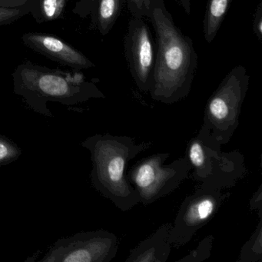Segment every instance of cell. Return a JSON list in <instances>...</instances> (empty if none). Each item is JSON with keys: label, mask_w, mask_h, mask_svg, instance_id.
<instances>
[{"label": "cell", "mask_w": 262, "mask_h": 262, "mask_svg": "<svg viewBox=\"0 0 262 262\" xmlns=\"http://www.w3.org/2000/svg\"><path fill=\"white\" fill-rule=\"evenodd\" d=\"M148 19L156 34L154 82L151 99L173 104L189 95L198 67L192 39L174 24L164 0H152Z\"/></svg>", "instance_id": "cell-1"}, {"label": "cell", "mask_w": 262, "mask_h": 262, "mask_svg": "<svg viewBox=\"0 0 262 262\" xmlns=\"http://www.w3.org/2000/svg\"><path fill=\"white\" fill-rule=\"evenodd\" d=\"M81 146L91 155L92 185L103 197L125 212L140 203L139 194L130 184L125 171L130 161L151 146L137 144L128 136L96 134L85 139Z\"/></svg>", "instance_id": "cell-2"}, {"label": "cell", "mask_w": 262, "mask_h": 262, "mask_svg": "<svg viewBox=\"0 0 262 262\" xmlns=\"http://www.w3.org/2000/svg\"><path fill=\"white\" fill-rule=\"evenodd\" d=\"M12 76L13 92L22 96L32 110L47 117H53L47 102L73 106L105 98L96 84L85 80L82 73H66L26 62L18 66Z\"/></svg>", "instance_id": "cell-3"}, {"label": "cell", "mask_w": 262, "mask_h": 262, "mask_svg": "<svg viewBox=\"0 0 262 262\" xmlns=\"http://www.w3.org/2000/svg\"><path fill=\"white\" fill-rule=\"evenodd\" d=\"M250 76L242 65L234 67L206 103L203 125L198 136L217 151L231 140L239 125L242 104L249 88Z\"/></svg>", "instance_id": "cell-4"}, {"label": "cell", "mask_w": 262, "mask_h": 262, "mask_svg": "<svg viewBox=\"0 0 262 262\" xmlns=\"http://www.w3.org/2000/svg\"><path fill=\"white\" fill-rule=\"evenodd\" d=\"M185 157L193 171V179L205 186L230 188L247 172L245 157L240 151H217L198 135L188 142Z\"/></svg>", "instance_id": "cell-5"}, {"label": "cell", "mask_w": 262, "mask_h": 262, "mask_svg": "<svg viewBox=\"0 0 262 262\" xmlns=\"http://www.w3.org/2000/svg\"><path fill=\"white\" fill-rule=\"evenodd\" d=\"M169 156V153L152 155L132 168L128 176L140 203L149 205L171 194L188 177L190 167L185 157L165 165Z\"/></svg>", "instance_id": "cell-6"}, {"label": "cell", "mask_w": 262, "mask_h": 262, "mask_svg": "<svg viewBox=\"0 0 262 262\" xmlns=\"http://www.w3.org/2000/svg\"><path fill=\"white\" fill-rule=\"evenodd\" d=\"M118 251V237L105 230L81 231L58 239L40 262H110Z\"/></svg>", "instance_id": "cell-7"}, {"label": "cell", "mask_w": 262, "mask_h": 262, "mask_svg": "<svg viewBox=\"0 0 262 262\" xmlns=\"http://www.w3.org/2000/svg\"><path fill=\"white\" fill-rule=\"evenodd\" d=\"M222 190L201 185L200 188L184 200L171 225V245H186L196 232L206 225L230 195Z\"/></svg>", "instance_id": "cell-8"}, {"label": "cell", "mask_w": 262, "mask_h": 262, "mask_svg": "<svg viewBox=\"0 0 262 262\" xmlns=\"http://www.w3.org/2000/svg\"><path fill=\"white\" fill-rule=\"evenodd\" d=\"M128 69L139 90L149 93L154 82L156 42L143 18H132L124 38Z\"/></svg>", "instance_id": "cell-9"}, {"label": "cell", "mask_w": 262, "mask_h": 262, "mask_svg": "<svg viewBox=\"0 0 262 262\" xmlns=\"http://www.w3.org/2000/svg\"><path fill=\"white\" fill-rule=\"evenodd\" d=\"M22 40L36 53L73 70H89L96 67L80 51L52 35L28 33L23 36Z\"/></svg>", "instance_id": "cell-10"}, {"label": "cell", "mask_w": 262, "mask_h": 262, "mask_svg": "<svg viewBox=\"0 0 262 262\" xmlns=\"http://www.w3.org/2000/svg\"><path fill=\"white\" fill-rule=\"evenodd\" d=\"M171 224L162 225L154 234L132 250L126 262H165L171 252L169 233Z\"/></svg>", "instance_id": "cell-11"}, {"label": "cell", "mask_w": 262, "mask_h": 262, "mask_svg": "<svg viewBox=\"0 0 262 262\" xmlns=\"http://www.w3.org/2000/svg\"><path fill=\"white\" fill-rule=\"evenodd\" d=\"M126 0H97L91 13L92 23L102 36H106L122 13Z\"/></svg>", "instance_id": "cell-12"}, {"label": "cell", "mask_w": 262, "mask_h": 262, "mask_svg": "<svg viewBox=\"0 0 262 262\" xmlns=\"http://www.w3.org/2000/svg\"><path fill=\"white\" fill-rule=\"evenodd\" d=\"M233 0H208L203 20V31L205 39L211 43L228 13Z\"/></svg>", "instance_id": "cell-13"}, {"label": "cell", "mask_w": 262, "mask_h": 262, "mask_svg": "<svg viewBox=\"0 0 262 262\" xmlns=\"http://www.w3.org/2000/svg\"><path fill=\"white\" fill-rule=\"evenodd\" d=\"M67 0H38L30 13L38 23L54 21L61 17Z\"/></svg>", "instance_id": "cell-14"}, {"label": "cell", "mask_w": 262, "mask_h": 262, "mask_svg": "<svg viewBox=\"0 0 262 262\" xmlns=\"http://www.w3.org/2000/svg\"><path fill=\"white\" fill-rule=\"evenodd\" d=\"M262 260V219H259L255 231L243 245L238 262H260Z\"/></svg>", "instance_id": "cell-15"}, {"label": "cell", "mask_w": 262, "mask_h": 262, "mask_svg": "<svg viewBox=\"0 0 262 262\" xmlns=\"http://www.w3.org/2000/svg\"><path fill=\"white\" fill-rule=\"evenodd\" d=\"M20 147L6 136L0 135V167L10 165L19 159Z\"/></svg>", "instance_id": "cell-16"}, {"label": "cell", "mask_w": 262, "mask_h": 262, "mask_svg": "<svg viewBox=\"0 0 262 262\" xmlns=\"http://www.w3.org/2000/svg\"><path fill=\"white\" fill-rule=\"evenodd\" d=\"M214 237L208 235L201 241L195 249L189 254L178 260V262H202L209 258L212 249Z\"/></svg>", "instance_id": "cell-17"}, {"label": "cell", "mask_w": 262, "mask_h": 262, "mask_svg": "<svg viewBox=\"0 0 262 262\" xmlns=\"http://www.w3.org/2000/svg\"><path fill=\"white\" fill-rule=\"evenodd\" d=\"M152 0H126L128 11L133 18H148Z\"/></svg>", "instance_id": "cell-18"}, {"label": "cell", "mask_w": 262, "mask_h": 262, "mask_svg": "<svg viewBox=\"0 0 262 262\" xmlns=\"http://www.w3.org/2000/svg\"><path fill=\"white\" fill-rule=\"evenodd\" d=\"M30 13L25 9H9L0 7V26L12 24Z\"/></svg>", "instance_id": "cell-19"}, {"label": "cell", "mask_w": 262, "mask_h": 262, "mask_svg": "<svg viewBox=\"0 0 262 262\" xmlns=\"http://www.w3.org/2000/svg\"><path fill=\"white\" fill-rule=\"evenodd\" d=\"M38 0H0V7L9 9H25L31 11Z\"/></svg>", "instance_id": "cell-20"}, {"label": "cell", "mask_w": 262, "mask_h": 262, "mask_svg": "<svg viewBox=\"0 0 262 262\" xmlns=\"http://www.w3.org/2000/svg\"><path fill=\"white\" fill-rule=\"evenodd\" d=\"M97 0H79L73 12L80 17L85 18L91 14Z\"/></svg>", "instance_id": "cell-21"}, {"label": "cell", "mask_w": 262, "mask_h": 262, "mask_svg": "<svg viewBox=\"0 0 262 262\" xmlns=\"http://www.w3.org/2000/svg\"><path fill=\"white\" fill-rule=\"evenodd\" d=\"M253 31L256 37L261 40L262 39V2L260 1L257 6L253 19Z\"/></svg>", "instance_id": "cell-22"}, {"label": "cell", "mask_w": 262, "mask_h": 262, "mask_svg": "<svg viewBox=\"0 0 262 262\" xmlns=\"http://www.w3.org/2000/svg\"><path fill=\"white\" fill-rule=\"evenodd\" d=\"M250 208L257 211L259 219H262V186L260 185L258 189L254 193L250 199Z\"/></svg>", "instance_id": "cell-23"}, {"label": "cell", "mask_w": 262, "mask_h": 262, "mask_svg": "<svg viewBox=\"0 0 262 262\" xmlns=\"http://www.w3.org/2000/svg\"><path fill=\"white\" fill-rule=\"evenodd\" d=\"M184 11L189 15L191 13V0H179Z\"/></svg>", "instance_id": "cell-24"}]
</instances>
